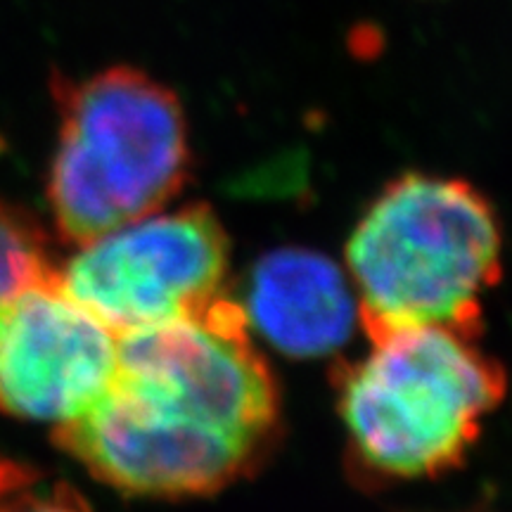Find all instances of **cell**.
<instances>
[{"mask_svg": "<svg viewBox=\"0 0 512 512\" xmlns=\"http://www.w3.org/2000/svg\"><path fill=\"white\" fill-rule=\"evenodd\" d=\"M278 430V382L242 306L219 297L197 316L121 335L112 382L53 437L121 494L190 498L256 470Z\"/></svg>", "mask_w": 512, "mask_h": 512, "instance_id": "obj_1", "label": "cell"}, {"mask_svg": "<svg viewBox=\"0 0 512 512\" xmlns=\"http://www.w3.org/2000/svg\"><path fill=\"white\" fill-rule=\"evenodd\" d=\"M347 264L368 337L415 325L477 337L479 299L501 278V226L470 183L403 174L361 216Z\"/></svg>", "mask_w": 512, "mask_h": 512, "instance_id": "obj_2", "label": "cell"}, {"mask_svg": "<svg viewBox=\"0 0 512 512\" xmlns=\"http://www.w3.org/2000/svg\"><path fill=\"white\" fill-rule=\"evenodd\" d=\"M57 145L48 204L57 235L83 242L164 209L190 176L185 110L169 86L117 64L86 79L53 76Z\"/></svg>", "mask_w": 512, "mask_h": 512, "instance_id": "obj_3", "label": "cell"}, {"mask_svg": "<svg viewBox=\"0 0 512 512\" xmlns=\"http://www.w3.org/2000/svg\"><path fill=\"white\" fill-rule=\"evenodd\" d=\"M335 382L351 453L384 479L453 470L505 394L503 368L477 337L439 325L370 337L368 354L339 368Z\"/></svg>", "mask_w": 512, "mask_h": 512, "instance_id": "obj_4", "label": "cell"}, {"mask_svg": "<svg viewBox=\"0 0 512 512\" xmlns=\"http://www.w3.org/2000/svg\"><path fill=\"white\" fill-rule=\"evenodd\" d=\"M228 235L207 204L155 211L83 242L57 266L64 294L114 335L202 313L223 297Z\"/></svg>", "mask_w": 512, "mask_h": 512, "instance_id": "obj_5", "label": "cell"}, {"mask_svg": "<svg viewBox=\"0 0 512 512\" xmlns=\"http://www.w3.org/2000/svg\"><path fill=\"white\" fill-rule=\"evenodd\" d=\"M117 358L119 337L55 273L0 304V411L12 418L55 427L79 418L112 382Z\"/></svg>", "mask_w": 512, "mask_h": 512, "instance_id": "obj_6", "label": "cell"}, {"mask_svg": "<svg viewBox=\"0 0 512 512\" xmlns=\"http://www.w3.org/2000/svg\"><path fill=\"white\" fill-rule=\"evenodd\" d=\"M356 304L354 285L328 256L304 247H280L254 264L242 311L278 351L292 358H318L351 337Z\"/></svg>", "mask_w": 512, "mask_h": 512, "instance_id": "obj_7", "label": "cell"}, {"mask_svg": "<svg viewBox=\"0 0 512 512\" xmlns=\"http://www.w3.org/2000/svg\"><path fill=\"white\" fill-rule=\"evenodd\" d=\"M55 268L46 228L27 209L0 200V304L50 278Z\"/></svg>", "mask_w": 512, "mask_h": 512, "instance_id": "obj_8", "label": "cell"}, {"mask_svg": "<svg viewBox=\"0 0 512 512\" xmlns=\"http://www.w3.org/2000/svg\"><path fill=\"white\" fill-rule=\"evenodd\" d=\"M0 512H93L69 484L0 453Z\"/></svg>", "mask_w": 512, "mask_h": 512, "instance_id": "obj_9", "label": "cell"}]
</instances>
